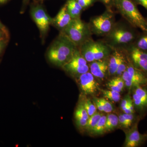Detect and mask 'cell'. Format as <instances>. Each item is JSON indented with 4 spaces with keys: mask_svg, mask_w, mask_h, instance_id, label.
Masks as SVG:
<instances>
[{
    "mask_svg": "<svg viewBox=\"0 0 147 147\" xmlns=\"http://www.w3.org/2000/svg\"><path fill=\"white\" fill-rule=\"evenodd\" d=\"M7 39L0 40V54L1 53L3 50L5 48L7 44Z\"/></svg>",
    "mask_w": 147,
    "mask_h": 147,
    "instance_id": "obj_34",
    "label": "cell"
},
{
    "mask_svg": "<svg viewBox=\"0 0 147 147\" xmlns=\"http://www.w3.org/2000/svg\"><path fill=\"white\" fill-rule=\"evenodd\" d=\"M107 87L109 88V89L110 90H112L115 91L119 92L120 93V92H121V90L115 85L114 83L110 81V82H108V84H107Z\"/></svg>",
    "mask_w": 147,
    "mask_h": 147,
    "instance_id": "obj_32",
    "label": "cell"
},
{
    "mask_svg": "<svg viewBox=\"0 0 147 147\" xmlns=\"http://www.w3.org/2000/svg\"><path fill=\"white\" fill-rule=\"evenodd\" d=\"M114 7L127 23L142 31L147 32V22L132 0H114Z\"/></svg>",
    "mask_w": 147,
    "mask_h": 147,
    "instance_id": "obj_3",
    "label": "cell"
},
{
    "mask_svg": "<svg viewBox=\"0 0 147 147\" xmlns=\"http://www.w3.org/2000/svg\"><path fill=\"white\" fill-rule=\"evenodd\" d=\"M65 5L67 11L72 19L80 18L84 9L76 0H68Z\"/></svg>",
    "mask_w": 147,
    "mask_h": 147,
    "instance_id": "obj_17",
    "label": "cell"
},
{
    "mask_svg": "<svg viewBox=\"0 0 147 147\" xmlns=\"http://www.w3.org/2000/svg\"><path fill=\"white\" fill-rule=\"evenodd\" d=\"M88 63L78 47L71 59L64 65L62 67L66 71L71 75L79 77L83 74L89 71V65H88Z\"/></svg>",
    "mask_w": 147,
    "mask_h": 147,
    "instance_id": "obj_8",
    "label": "cell"
},
{
    "mask_svg": "<svg viewBox=\"0 0 147 147\" xmlns=\"http://www.w3.org/2000/svg\"><path fill=\"white\" fill-rule=\"evenodd\" d=\"M138 123L139 122H137L133 125L127 131L124 146L139 147L143 144L147 140L146 133L142 134L139 132L138 128Z\"/></svg>",
    "mask_w": 147,
    "mask_h": 147,
    "instance_id": "obj_12",
    "label": "cell"
},
{
    "mask_svg": "<svg viewBox=\"0 0 147 147\" xmlns=\"http://www.w3.org/2000/svg\"><path fill=\"white\" fill-rule=\"evenodd\" d=\"M108 57L90 63V71L95 78L103 79L108 74Z\"/></svg>",
    "mask_w": 147,
    "mask_h": 147,
    "instance_id": "obj_15",
    "label": "cell"
},
{
    "mask_svg": "<svg viewBox=\"0 0 147 147\" xmlns=\"http://www.w3.org/2000/svg\"><path fill=\"white\" fill-rule=\"evenodd\" d=\"M75 118L76 120V125L79 128H86L88 120L80 117H75Z\"/></svg>",
    "mask_w": 147,
    "mask_h": 147,
    "instance_id": "obj_29",
    "label": "cell"
},
{
    "mask_svg": "<svg viewBox=\"0 0 147 147\" xmlns=\"http://www.w3.org/2000/svg\"><path fill=\"white\" fill-rule=\"evenodd\" d=\"M136 4L142 5L147 11V0H132Z\"/></svg>",
    "mask_w": 147,
    "mask_h": 147,
    "instance_id": "obj_33",
    "label": "cell"
},
{
    "mask_svg": "<svg viewBox=\"0 0 147 147\" xmlns=\"http://www.w3.org/2000/svg\"><path fill=\"white\" fill-rule=\"evenodd\" d=\"M129 61L135 68L147 74V53L137 48L133 44L123 49Z\"/></svg>",
    "mask_w": 147,
    "mask_h": 147,
    "instance_id": "obj_9",
    "label": "cell"
},
{
    "mask_svg": "<svg viewBox=\"0 0 147 147\" xmlns=\"http://www.w3.org/2000/svg\"><path fill=\"white\" fill-rule=\"evenodd\" d=\"M61 33L78 47L91 38L92 35L88 23L82 21L80 18L72 19L68 26L61 31Z\"/></svg>",
    "mask_w": 147,
    "mask_h": 147,
    "instance_id": "obj_5",
    "label": "cell"
},
{
    "mask_svg": "<svg viewBox=\"0 0 147 147\" xmlns=\"http://www.w3.org/2000/svg\"><path fill=\"white\" fill-rule=\"evenodd\" d=\"M78 48L83 57L89 63L108 57L113 50L103 40H95L92 38L85 41Z\"/></svg>",
    "mask_w": 147,
    "mask_h": 147,
    "instance_id": "obj_4",
    "label": "cell"
},
{
    "mask_svg": "<svg viewBox=\"0 0 147 147\" xmlns=\"http://www.w3.org/2000/svg\"><path fill=\"white\" fill-rule=\"evenodd\" d=\"M110 81L118 87L121 91L123 90L124 87L125 86V84L124 81L122 78L121 76H115Z\"/></svg>",
    "mask_w": 147,
    "mask_h": 147,
    "instance_id": "obj_27",
    "label": "cell"
},
{
    "mask_svg": "<svg viewBox=\"0 0 147 147\" xmlns=\"http://www.w3.org/2000/svg\"><path fill=\"white\" fill-rule=\"evenodd\" d=\"M139 32L125 20L115 22L110 32L103 40L114 49H124L134 44Z\"/></svg>",
    "mask_w": 147,
    "mask_h": 147,
    "instance_id": "obj_1",
    "label": "cell"
},
{
    "mask_svg": "<svg viewBox=\"0 0 147 147\" xmlns=\"http://www.w3.org/2000/svg\"><path fill=\"white\" fill-rule=\"evenodd\" d=\"M8 38V36L3 32L0 30V40L7 39Z\"/></svg>",
    "mask_w": 147,
    "mask_h": 147,
    "instance_id": "obj_36",
    "label": "cell"
},
{
    "mask_svg": "<svg viewBox=\"0 0 147 147\" xmlns=\"http://www.w3.org/2000/svg\"><path fill=\"white\" fill-rule=\"evenodd\" d=\"M133 45L138 49L147 53V32L139 33Z\"/></svg>",
    "mask_w": 147,
    "mask_h": 147,
    "instance_id": "obj_19",
    "label": "cell"
},
{
    "mask_svg": "<svg viewBox=\"0 0 147 147\" xmlns=\"http://www.w3.org/2000/svg\"><path fill=\"white\" fill-rule=\"evenodd\" d=\"M126 56L123 49H113L108 58V75L115 76L119 65Z\"/></svg>",
    "mask_w": 147,
    "mask_h": 147,
    "instance_id": "obj_14",
    "label": "cell"
},
{
    "mask_svg": "<svg viewBox=\"0 0 147 147\" xmlns=\"http://www.w3.org/2000/svg\"><path fill=\"white\" fill-rule=\"evenodd\" d=\"M146 21H147V17L146 18Z\"/></svg>",
    "mask_w": 147,
    "mask_h": 147,
    "instance_id": "obj_38",
    "label": "cell"
},
{
    "mask_svg": "<svg viewBox=\"0 0 147 147\" xmlns=\"http://www.w3.org/2000/svg\"><path fill=\"white\" fill-rule=\"evenodd\" d=\"M118 117L119 124L120 125H121L123 127H125V128H129V127L128 126V124L126 120L124 117L123 114L120 115Z\"/></svg>",
    "mask_w": 147,
    "mask_h": 147,
    "instance_id": "obj_30",
    "label": "cell"
},
{
    "mask_svg": "<svg viewBox=\"0 0 147 147\" xmlns=\"http://www.w3.org/2000/svg\"><path fill=\"white\" fill-rule=\"evenodd\" d=\"M115 22V13L111 9L106 8L102 14L91 18L88 24L92 35L104 37L110 32Z\"/></svg>",
    "mask_w": 147,
    "mask_h": 147,
    "instance_id": "obj_6",
    "label": "cell"
},
{
    "mask_svg": "<svg viewBox=\"0 0 147 147\" xmlns=\"http://www.w3.org/2000/svg\"><path fill=\"white\" fill-rule=\"evenodd\" d=\"M97 99L102 106L103 112L110 113L113 112L114 108L111 102H109L108 100H106L104 98H97Z\"/></svg>",
    "mask_w": 147,
    "mask_h": 147,
    "instance_id": "obj_25",
    "label": "cell"
},
{
    "mask_svg": "<svg viewBox=\"0 0 147 147\" xmlns=\"http://www.w3.org/2000/svg\"><path fill=\"white\" fill-rule=\"evenodd\" d=\"M106 7V8L111 9L114 7V0H98Z\"/></svg>",
    "mask_w": 147,
    "mask_h": 147,
    "instance_id": "obj_31",
    "label": "cell"
},
{
    "mask_svg": "<svg viewBox=\"0 0 147 147\" xmlns=\"http://www.w3.org/2000/svg\"><path fill=\"white\" fill-rule=\"evenodd\" d=\"M121 77L125 86L129 90L135 87L147 85V74L134 67L129 61L126 70Z\"/></svg>",
    "mask_w": 147,
    "mask_h": 147,
    "instance_id": "obj_7",
    "label": "cell"
},
{
    "mask_svg": "<svg viewBox=\"0 0 147 147\" xmlns=\"http://www.w3.org/2000/svg\"><path fill=\"white\" fill-rule=\"evenodd\" d=\"M72 19L65 4L61 8L55 18L53 19L52 23L62 31L68 26Z\"/></svg>",
    "mask_w": 147,
    "mask_h": 147,
    "instance_id": "obj_16",
    "label": "cell"
},
{
    "mask_svg": "<svg viewBox=\"0 0 147 147\" xmlns=\"http://www.w3.org/2000/svg\"><path fill=\"white\" fill-rule=\"evenodd\" d=\"M102 115L103 114L102 113L96 112L92 115L90 116L87 121L85 129H86L87 131L89 132H90L97 124Z\"/></svg>",
    "mask_w": 147,
    "mask_h": 147,
    "instance_id": "obj_21",
    "label": "cell"
},
{
    "mask_svg": "<svg viewBox=\"0 0 147 147\" xmlns=\"http://www.w3.org/2000/svg\"><path fill=\"white\" fill-rule=\"evenodd\" d=\"M0 30L3 32L9 37L8 30H7L5 26L1 22V21H0Z\"/></svg>",
    "mask_w": 147,
    "mask_h": 147,
    "instance_id": "obj_35",
    "label": "cell"
},
{
    "mask_svg": "<svg viewBox=\"0 0 147 147\" xmlns=\"http://www.w3.org/2000/svg\"><path fill=\"white\" fill-rule=\"evenodd\" d=\"M105 125V132L114 130L119 124V117L117 115L109 114L107 115Z\"/></svg>",
    "mask_w": 147,
    "mask_h": 147,
    "instance_id": "obj_18",
    "label": "cell"
},
{
    "mask_svg": "<svg viewBox=\"0 0 147 147\" xmlns=\"http://www.w3.org/2000/svg\"><path fill=\"white\" fill-rule=\"evenodd\" d=\"M75 117L82 118L86 120H88L89 118V116L84 108L82 102L79 103L75 110Z\"/></svg>",
    "mask_w": 147,
    "mask_h": 147,
    "instance_id": "obj_24",
    "label": "cell"
},
{
    "mask_svg": "<svg viewBox=\"0 0 147 147\" xmlns=\"http://www.w3.org/2000/svg\"><path fill=\"white\" fill-rule=\"evenodd\" d=\"M107 116L102 115L100 120L90 133L95 136L100 135L105 132V125Z\"/></svg>",
    "mask_w": 147,
    "mask_h": 147,
    "instance_id": "obj_20",
    "label": "cell"
},
{
    "mask_svg": "<svg viewBox=\"0 0 147 147\" xmlns=\"http://www.w3.org/2000/svg\"><path fill=\"white\" fill-rule=\"evenodd\" d=\"M97 0H76L84 10L91 6Z\"/></svg>",
    "mask_w": 147,
    "mask_h": 147,
    "instance_id": "obj_28",
    "label": "cell"
},
{
    "mask_svg": "<svg viewBox=\"0 0 147 147\" xmlns=\"http://www.w3.org/2000/svg\"><path fill=\"white\" fill-rule=\"evenodd\" d=\"M78 47L62 33L50 46L47 53L48 60L58 66H63L69 60Z\"/></svg>",
    "mask_w": 147,
    "mask_h": 147,
    "instance_id": "obj_2",
    "label": "cell"
},
{
    "mask_svg": "<svg viewBox=\"0 0 147 147\" xmlns=\"http://www.w3.org/2000/svg\"><path fill=\"white\" fill-rule=\"evenodd\" d=\"M9 0H0V4H3L8 2Z\"/></svg>",
    "mask_w": 147,
    "mask_h": 147,
    "instance_id": "obj_37",
    "label": "cell"
},
{
    "mask_svg": "<svg viewBox=\"0 0 147 147\" xmlns=\"http://www.w3.org/2000/svg\"><path fill=\"white\" fill-rule=\"evenodd\" d=\"M32 18L42 34L46 33L52 23V19L42 7H35L31 10Z\"/></svg>",
    "mask_w": 147,
    "mask_h": 147,
    "instance_id": "obj_11",
    "label": "cell"
},
{
    "mask_svg": "<svg viewBox=\"0 0 147 147\" xmlns=\"http://www.w3.org/2000/svg\"><path fill=\"white\" fill-rule=\"evenodd\" d=\"M95 78L89 71L78 77L79 86L84 94H94L99 90L98 84Z\"/></svg>",
    "mask_w": 147,
    "mask_h": 147,
    "instance_id": "obj_13",
    "label": "cell"
},
{
    "mask_svg": "<svg viewBox=\"0 0 147 147\" xmlns=\"http://www.w3.org/2000/svg\"><path fill=\"white\" fill-rule=\"evenodd\" d=\"M102 92L103 97L114 102H119L120 100L121 94L120 92L112 90L100 89Z\"/></svg>",
    "mask_w": 147,
    "mask_h": 147,
    "instance_id": "obj_22",
    "label": "cell"
},
{
    "mask_svg": "<svg viewBox=\"0 0 147 147\" xmlns=\"http://www.w3.org/2000/svg\"><path fill=\"white\" fill-rule=\"evenodd\" d=\"M146 134H147V133H146Z\"/></svg>",
    "mask_w": 147,
    "mask_h": 147,
    "instance_id": "obj_39",
    "label": "cell"
},
{
    "mask_svg": "<svg viewBox=\"0 0 147 147\" xmlns=\"http://www.w3.org/2000/svg\"><path fill=\"white\" fill-rule=\"evenodd\" d=\"M132 100L131 97L129 94L127 95L122 100L120 107L121 109L124 113H125L128 109V105L129 102Z\"/></svg>",
    "mask_w": 147,
    "mask_h": 147,
    "instance_id": "obj_26",
    "label": "cell"
},
{
    "mask_svg": "<svg viewBox=\"0 0 147 147\" xmlns=\"http://www.w3.org/2000/svg\"><path fill=\"white\" fill-rule=\"evenodd\" d=\"M82 102L89 117L96 113L97 108L94 103H93L90 99H85Z\"/></svg>",
    "mask_w": 147,
    "mask_h": 147,
    "instance_id": "obj_23",
    "label": "cell"
},
{
    "mask_svg": "<svg viewBox=\"0 0 147 147\" xmlns=\"http://www.w3.org/2000/svg\"><path fill=\"white\" fill-rule=\"evenodd\" d=\"M131 91L135 111L142 117L147 113V85L134 87Z\"/></svg>",
    "mask_w": 147,
    "mask_h": 147,
    "instance_id": "obj_10",
    "label": "cell"
}]
</instances>
